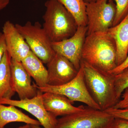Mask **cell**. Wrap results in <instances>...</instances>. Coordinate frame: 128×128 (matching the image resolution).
I'll return each instance as SVG.
<instances>
[{"mask_svg":"<svg viewBox=\"0 0 128 128\" xmlns=\"http://www.w3.org/2000/svg\"><path fill=\"white\" fill-rule=\"evenodd\" d=\"M82 60L106 72H110L117 67L116 44L107 32L86 35L82 48Z\"/></svg>","mask_w":128,"mask_h":128,"instance_id":"obj_1","label":"cell"},{"mask_svg":"<svg viewBox=\"0 0 128 128\" xmlns=\"http://www.w3.org/2000/svg\"><path fill=\"white\" fill-rule=\"evenodd\" d=\"M81 64L88 91L101 110L114 107L119 101L116 95L114 75L98 70L82 60Z\"/></svg>","mask_w":128,"mask_h":128,"instance_id":"obj_2","label":"cell"},{"mask_svg":"<svg viewBox=\"0 0 128 128\" xmlns=\"http://www.w3.org/2000/svg\"><path fill=\"white\" fill-rule=\"evenodd\" d=\"M42 27L52 42H59L74 34L78 26L73 16L56 0L45 2Z\"/></svg>","mask_w":128,"mask_h":128,"instance_id":"obj_3","label":"cell"},{"mask_svg":"<svg viewBox=\"0 0 128 128\" xmlns=\"http://www.w3.org/2000/svg\"><path fill=\"white\" fill-rule=\"evenodd\" d=\"M15 25L31 51L44 64H48L56 53L52 47V42L41 24L38 22L32 24L28 22L24 25Z\"/></svg>","mask_w":128,"mask_h":128,"instance_id":"obj_4","label":"cell"},{"mask_svg":"<svg viewBox=\"0 0 128 128\" xmlns=\"http://www.w3.org/2000/svg\"><path fill=\"white\" fill-rule=\"evenodd\" d=\"M114 118L105 111L88 107L57 119L55 128H109Z\"/></svg>","mask_w":128,"mask_h":128,"instance_id":"obj_5","label":"cell"},{"mask_svg":"<svg viewBox=\"0 0 128 128\" xmlns=\"http://www.w3.org/2000/svg\"><path fill=\"white\" fill-rule=\"evenodd\" d=\"M33 84L43 93L50 92L60 94L68 98L72 103L75 102H80L84 104L89 107L101 110L88 91L85 82L83 68L81 64L76 77L64 84L58 86L47 85L44 87H39L34 82Z\"/></svg>","mask_w":128,"mask_h":128,"instance_id":"obj_6","label":"cell"},{"mask_svg":"<svg viewBox=\"0 0 128 128\" xmlns=\"http://www.w3.org/2000/svg\"><path fill=\"white\" fill-rule=\"evenodd\" d=\"M87 17L86 35L107 32L113 26L116 16V5L110 0H97L86 3Z\"/></svg>","mask_w":128,"mask_h":128,"instance_id":"obj_7","label":"cell"},{"mask_svg":"<svg viewBox=\"0 0 128 128\" xmlns=\"http://www.w3.org/2000/svg\"><path fill=\"white\" fill-rule=\"evenodd\" d=\"M42 93L38 90L37 95L32 98L19 100L2 99L0 100V104L12 105L25 110L35 117L44 128H55L58 119L45 109Z\"/></svg>","mask_w":128,"mask_h":128,"instance_id":"obj_8","label":"cell"},{"mask_svg":"<svg viewBox=\"0 0 128 128\" xmlns=\"http://www.w3.org/2000/svg\"><path fill=\"white\" fill-rule=\"evenodd\" d=\"M87 32V26H79L70 38L59 42H52L54 52L67 58L78 71L80 67L82 48Z\"/></svg>","mask_w":128,"mask_h":128,"instance_id":"obj_9","label":"cell"},{"mask_svg":"<svg viewBox=\"0 0 128 128\" xmlns=\"http://www.w3.org/2000/svg\"><path fill=\"white\" fill-rule=\"evenodd\" d=\"M47 64L50 86L64 84L74 79L78 71L69 60L57 53Z\"/></svg>","mask_w":128,"mask_h":128,"instance_id":"obj_10","label":"cell"},{"mask_svg":"<svg viewBox=\"0 0 128 128\" xmlns=\"http://www.w3.org/2000/svg\"><path fill=\"white\" fill-rule=\"evenodd\" d=\"M10 71L12 87L20 100L32 98L37 95L38 90L32 84L31 76L22 62L11 58Z\"/></svg>","mask_w":128,"mask_h":128,"instance_id":"obj_11","label":"cell"},{"mask_svg":"<svg viewBox=\"0 0 128 128\" xmlns=\"http://www.w3.org/2000/svg\"><path fill=\"white\" fill-rule=\"evenodd\" d=\"M6 43L7 51L12 58L22 62L30 51V48L16 25L9 21L6 22L2 32Z\"/></svg>","mask_w":128,"mask_h":128,"instance_id":"obj_12","label":"cell"},{"mask_svg":"<svg viewBox=\"0 0 128 128\" xmlns=\"http://www.w3.org/2000/svg\"><path fill=\"white\" fill-rule=\"evenodd\" d=\"M42 98L46 111L55 116H64L82 111L83 106H73L68 98L63 95L50 92H44Z\"/></svg>","mask_w":128,"mask_h":128,"instance_id":"obj_13","label":"cell"},{"mask_svg":"<svg viewBox=\"0 0 128 128\" xmlns=\"http://www.w3.org/2000/svg\"><path fill=\"white\" fill-rule=\"evenodd\" d=\"M107 32L116 44L118 66L125 60L128 56V14L119 23L110 28Z\"/></svg>","mask_w":128,"mask_h":128,"instance_id":"obj_14","label":"cell"},{"mask_svg":"<svg viewBox=\"0 0 128 128\" xmlns=\"http://www.w3.org/2000/svg\"><path fill=\"white\" fill-rule=\"evenodd\" d=\"M21 62L28 73L35 81L37 86L44 87L48 84V69L34 53L31 50Z\"/></svg>","mask_w":128,"mask_h":128,"instance_id":"obj_15","label":"cell"},{"mask_svg":"<svg viewBox=\"0 0 128 128\" xmlns=\"http://www.w3.org/2000/svg\"><path fill=\"white\" fill-rule=\"evenodd\" d=\"M6 106L0 104V128H4L8 124L14 122L25 123L34 125H41L39 121L33 119L15 106Z\"/></svg>","mask_w":128,"mask_h":128,"instance_id":"obj_16","label":"cell"},{"mask_svg":"<svg viewBox=\"0 0 128 128\" xmlns=\"http://www.w3.org/2000/svg\"><path fill=\"white\" fill-rule=\"evenodd\" d=\"M11 59L6 50L0 63V100L12 99L16 93L12 84Z\"/></svg>","mask_w":128,"mask_h":128,"instance_id":"obj_17","label":"cell"},{"mask_svg":"<svg viewBox=\"0 0 128 128\" xmlns=\"http://www.w3.org/2000/svg\"><path fill=\"white\" fill-rule=\"evenodd\" d=\"M73 16L78 26H87L86 4L84 0H56Z\"/></svg>","mask_w":128,"mask_h":128,"instance_id":"obj_18","label":"cell"},{"mask_svg":"<svg viewBox=\"0 0 128 128\" xmlns=\"http://www.w3.org/2000/svg\"><path fill=\"white\" fill-rule=\"evenodd\" d=\"M114 86L117 98L119 100L122 93L128 87V68L114 75Z\"/></svg>","mask_w":128,"mask_h":128,"instance_id":"obj_19","label":"cell"},{"mask_svg":"<svg viewBox=\"0 0 128 128\" xmlns=\"http://www.w3.org/2000/svg\"><path fill=\"white\" fill-rule=\"evenodd\" d=\"M113 1L116 5V16L113 26L117 25L128 14V0H110Z\"/></svg>","mask_w":128,"mask_h":128,"instance_id":"obj_20","label":"cell"},{"mask_svg":"<svg viewBox=\"0 0 128 128\" xmlns=\"http://www.w3.org/2000/svg\"><path fill=\"white\" fill-rule=\"evenodd\" d=\"M104 111L109 114L114 118H122L128 121V108L119 109L112 108Z\"/></svg>","mask_w":128,"mask_h":128,"instance_id":"obj_21","label":"cell"},{"mask_svg":"<svg viewBox=\"0 0 128 128\" xmlns=\"http://www.w3.org/2000/svg\"><path fill=\"white\" fill-rule=\"evenodd\" d=\"M113 108L119 109L128 108V87L124 90L119 100Z\"/></svg>","mask_w":128,"mask_h":128,"instance_id":"obj_22","label":"cell"},{"mask_svg":"<svg viewBox=\"0 0 128 128\" xmlns=\"http://www.w3.org/2000/svg\"><path fill=\"white\" fill-rule=\"evenodd\" d=\"M109 128H128V121L122 118H114Z\"/></svg>","mask_w":128,"mask_h":128,"instance_id":"obj_23","label":"cell"},{"mask_svg":"<svg viewBox=\"0 0 128 128\" xmlns=\"http://www.w3.org/2000/svg\"><path fill=\"white\" fill-rule=\"evenodd\" d=\"M128 68V56L126 57V59L122 63L116 67L112 71L110 72L109 73L112 74L116 75L119 73H121L124 70H125L126 69Z\"/></svg>","mask_w":128,"mask_h":128,"instance_id":"obj_24","label":"cell"},{"mask_svg":"<svg viewBox=\"0 0 128 128\" xmlns=\"http://www.w3.org/2000/svg\"><path fill=\"white\" fill-rule=\"evenodd\" d=\"M6 50L7 48L4 36L2 32H0V63Z\"/></svg>","mask_w":128,"mask_h":128,"instance_id":"obj_25","label":"cell"},{"mask_svg":"<svg viewBox=\"0 0 128 128\" xmlns=\"http://www.w3.org/2000/svg\"><path fill=\"white\" fill-rule=\"evenodd\" d=\"M9 2L10 0H0V11L6 7Z\"/></svg>","mask_w":128,"mask_h":128,"instance_id":"obj_26","label":"cell"},{"mask_svg":"<svg viewBox=\"0 0 128 128\" xmlns=\"http://www.w3.org/2000/svg\"><path fill=\"white\" fill-rule=\"evenodd\" d=\"M32 128L31 124H26L23 126H19L18 128Z\"/></svg>","mask_w":128,"mask_h":128,"instance_id":"obj_27","label":"cell"},{"mask_svg":"<svg viewBox=\"0 0 128 128\" xmlns=\"http://www.w3.org/2000/svg\"><path fill=\"white\" fill-rule=\"evenodd\" d=\"M84 0L86 3H89V2H96V1L97 0Z\"/></svg>","mask_w":128,"mask_h":128,"instance_id":"obj_28","label":"cell"},{"mask_svg":"<svg viewBox=\"0 0 128 128\" xmlns=\"http://www.w3.org/2000/svg\"><path fill=\"white\" fill-rule=\"evenodd\" d=\"M31 125L33 128H42L38 125H34V124H31Z\"/></svg>","mask_w":128,"mask_h":128,"instance_id":"obj_29","label":"cell"},{"mask_svg":"<svg viewBox=\"0 0 128 128\" xmlns=\"http://www.w3.org/2000/svg\"></svg>","mask_w":128,"mask_h":128,"instance_id":"obj_30","label":"cell"}]
</instances>
